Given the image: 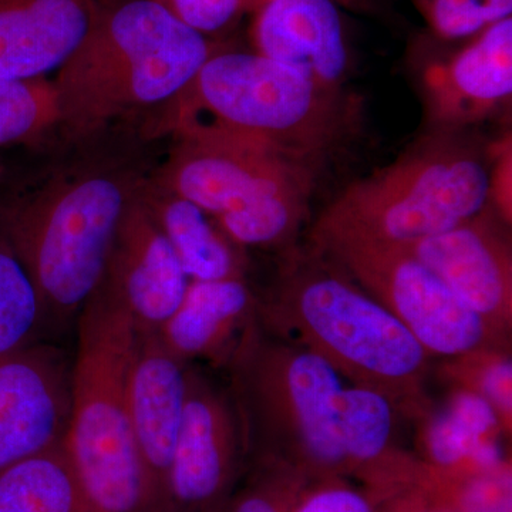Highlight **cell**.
<instances>
[{
    "label": "cell",
    "instance_id": "d4e9b609",
    "mask_svg": "<svg viewBox=\"0 0 512 512\" xmlns=\"http://www.w3.org/2000/svg\"><path fill=\"white\" fill-rule=\"evenodd\" d=\"M427 22L444 39H463L511 18L512 0H417Z\"/></svg>",
    "mask_w": 512,
    "mask_h": 512
},
{
    "label": "cell",
    "instance_id": "603a6c76",
    "mask_svg": "<svg viewBox=\"0 0 512 512\" xmlns=\"http://www.w3.org/2000/svg\"><path fill=\"white\" fill-rule=\"evenodd\" d=\"M46 313L18 255L0 235V356L37 343Z\"/></svg>",
    "mask_w": 512,
    "mask_h": 512
},
{
    "label": "cell",
    "instance_id": "ac0fdd59",
    "mask_svg": "<svg viewBox=\"0 0 512 512\" xmlns=\"http://www.w3.org/2000/svg\"><path fill=\"white\" fill-rule=\"evenodd\" d=\"M493 404L474 390L461 387L448 397L423 436L421 466L443 474L494 470L510 463L498 433L503 427Z\"/></svg>",
    "mask_w": 512,
    "mask_h": 512
},
{
    "label": "cell",
    "instance_id": "2e32d148",
    "mask_svg": "<svg viewBox=\"0 0 512 512\" xmlns=\"http://www.w3.org/2000/svg\"><path fill=\"white\" fill-rule=\"evenodd\" d=\"M109 0H0V76L42 79L59 69Z\"/></svg>",
    "mask_w": 512,
    "mask_h": 512
},
{
    "label": "cell",
    "instance_id": "5bb4252c",
    "mask_svg": "<svg viewBox=\"0 0 512 512\" xmlns=\"http://www.w3.org/2000/svg\"><path fill=\"white\" fill-rule=\"evenodd\" d=\"M498 330L511 319L510 251L485 214L404 247Z\"/></svg>",
    "mask_w": 512,
    "mask_h": 512
},
{
    "label": "cell",
    "instance_id": "e0dca14e",
    "mask_svg": "<svg viewBox=\"0 0 512 512\" xmlns=\"http://www.w3.org/2000/svg\"><path fill=\"white\" fill-rule=\"evenodd\" d=\"M424 82L431 116L443 126H464L500 109L512 94V19L478 33L451 62L431 67Z\"/></svg>",
    "mask_w": 512,
    "mask_h": 512
},
{
    "label": "cell",
    "instance_id": "5b68a950",
    "mask_svg": "<svg viewBox=\"0 0 512 512\" xmlns=\"http://www.w3.org/2000/svg\"><path fill=\"white\" fill-rule=\"evenodd\" d=\"M134 194L117 177L87 174L50 184L3 217L0 235L25 266L47 320L73 318L100 288Z\"/></svg>",
    "mask_w": 512,
    "mask_h": 512
},
{
    "label": "cell",
    "instance_id": "f1b7e54d",
    "mask_svg": "<svg viewBox=\"0 0 512 512\" xmlns=\"http://www.w3.org/2000/svg\"><path fill=\"white\" fill-rule=\"evenodd\" d=\"M379 500L369 490L362 491L343 478L309 481L296 500L292 512H377Z\"/></svg>",
    "mask_w": 512,
    "mask_h": 512
},
{
    "label": "cell",
    "instance_id": "f546056e",
    "mask_svg": "<svg viewBox=\"0 0 512 512\" xmlns=\"http://www.w3.org/2000/svg\"><path fill=\"white\" fill-rule=\"evenodd\" d=\"M377 500H379L377 512H448L439 505L431 503L429 498L424 497L410 484Z\"/></svg>",
    "mask_w": 512,
    "mask_h": 512
},
{
    "label": "cell",
    "instance_id": "4316f807",
    "mask_svg": "<svg viewBox=\"0 0 512 512\" xmlns=\"http://www.w3.org/2000/svg\"><path fill=\"white\" fill-rule=\"evenodd\" d=\"M467 369V389L474 390L493 404L501 420L510 424L512 413V365L510 357L488 349L461 356Z\"/></svg>",
    "mask_w": 512,
    "mask_h": 512
},
{
    "label": "cell",
    "instance_id": "484cf974",
    "mask_svg": "<svg viewBox=\"0 0 512 512\" xmlns=\"http://www.w3.org/2000/svg\"><path fill=\"white\" fill-rule=\"evenodd\" d=\"M309 481L295 471L262 460L261 468L224 512H292Z\"/></svg>",
    "mask_w": 512,
    "mask_h": 512
},
{
    "label": "cell",
    "instance_id": "7c38bea8",
    "mask_svg": "<svg viewBox=\"0 0 512 512\" xmlns=\"http://www.w3.org/2000/svg\"><path fill=\"white\" fill-rule=\"evenodd\" d=\"M190 279L138 194L117 229L100 286L140 332H158L183 301Z\"/></svg>",
    "mask_w": 512,
    "mask_h": 512
},
{
    "label": "cell",
    "instance_id": "4fadbf2b",
    "mask_svg": "<svg viewBox=\"0 0 512 512\" xmlns=\"http://www.w3.org/2000/svg\"><path fill=\"white\" fill-rule=\"evenodd\" d=\"M187 363L174 356L158 332H140L127 377V403L154 512L163 507L165 484L183 424Z\"/></svg>",
    "mask_w": 512,
    "mask_h": 512
},
{
    "label": "cell",
    "instance_id": "30bf717a",
    "mask_svg": "<svg viewBox=\"0 0 512 512\" xmlns=\"http://www.w3.org/2000/svg\"><path fill=\"white\" fill-rule=\"evenodd\" d=\"M239 433L231 403L188 370L183 424L160 512H224L237 476Z\"/></svg>",
    "mask_w": 512,
    "mask_h": 512
},
{
    "label": "cell",
    "instance_id": "6da1fadb",
    "mask_svg": "<svg viewBox=\"0 0 512 512\" xmlns=\"http://www.w3.org/2000/svg\"><path fill=\"white\" fill-rule=\"evenodd\" d=\"M211 55L208 37L156 0L107 2L53 82L59 123L89 134L173 101Z\"/></svg>",
    "mask_w": 512,
    "mask_h": 512
},
{
    "label": "cell",
    "instance_id": "83f0119b",
    "mask_svg": "<svg viewBox=\"0 0 512 512\" xmlns=\"http://www.w3.org/2000/svg\"><path fill=\"white\" fill-rule=\"evenodd\" d=\"M175 18L205 37L220 33L265 0H156Z\"/></svg>",
    "mask_w": 512,
    "mask_h": 512
},
{
    "label": "cell",
    "instance_id": "8fae6325",
    "mask_svg": "<svg viewBox=\"0 0 512 512\" xmlns=\"http://www.w3.org/2000/svg\"><path fill=\"white\" fill-rule=\"evenodd\" d=\"M72 404V363L45 343L0 356V473L62 443Z\"/></svg>",
    "mask_w": 512,
    "mask_h": 512
},
{
    "label": "cell",
    "instance_id": "cb8c5ba5",
    "mask_svg": "<svg viewBox=\"0 0 512 512\" xmlns=\"http://www.w3.org/2000/svg\"><path fill=\"white\" fill-rule=\"evenodd\" d=\"M59 123L53 82L0 76V146L39 136Z\"/></svg>",
    "mask_w": 512,
    "mask_h": 512
},
{
    "label": "cell",
    "instance_id": "52a82bcc",
    "mask_svg": "<svg viewBox=\"0 0 512 512\" xmlns=\"http://www.w3.org/2000/svg\"><path fill=\"white\" fill-rule=\"evenodd\" d=\"M276 323L291 326L303 346L340 375L393 397L416 392L427 355L383 303L325 265L299 266L286 276L271 306Z\"/></svg>",
    "mask_w": 512,
    "mask_h": 512
},
{
    "label": "cell",
    "instance_id": "9c48e42d",
    "mask_svg": "<svg viewBox=\"0 0 512 512\" xmlns=\"http://www.w3.org/2000/svg\"><path fill=\"white\" fill-rule=\"evenodd\" d=\"M316 244L383 303L427 355L461 357L488 349L495 329L406 248L356 239Z\"/></svg>",
    "mask_w": 512,
    "mask_h": 512
},
{
    "label": "cell",
    "instance_id": "9a60e30c",
    "mask_svg": "<svg viewBox=\"0 0 512 512\" xmlns=\"http://www.w3.org/2000/svg\"><path fill=\"white\" fill-rule=\"evenodd\" d=\"M255 13L256 53L291 67L319 89L342 93L350 55L333 0H265Z\"/></svg>",
    "mask_w": 512,
    "mask_h": 512
},
{
    "label": "cell",
    "instance_id": "3957f363",
    "mask_svg": "<svg viewBox=\"0 0 512 512\" xmlns=\"http://www.w3.org/2000/svg\"><path fill=\"white\" fill-rule=\"evenodd\" d=\"M171 104L178 136L224 134L302 163L332 146L348 124L342 93L256 52L212 53Z\"/></svg>",
    "mask_w": 512,
    "mask_h": 512
},
{
    "label": "cell",
    "instance_id": "8992f818",
    "mask_svg": "<svg viewBox=\"0 0 512 512\" xmlns=\"http://www.w3.org/2000/svg\"><path fill=\"white\" fill-rule=\"evenodd\" d=\"M161 187L200 207L237 247H271L295 234L308 210V163L215 133L180 134Z\"/></svg>",
    "mask_w": 512,
    "mask_h": 512
},
{
    "label": "cell",
    "instance_id": "44dd1931",
    "mask_svg": "<svg viewBox=\"0 0 512 512\" xmlns=\"http://www.w3.org/2000/svg\"><path fill=\"white\" fill-rule=\"evenodd\" d=\"M0 512H92L64 440L0 473Z\"/></svg>",
    "mask_w": 512,
    "mask_h": 512
},
{
    "label": "cell",
    "instance_id": "277c9868",
    "mask_svg": "<svg viewBox=\"0 0 512 512\" xmlns=\"http://www.w3.org/2000/svg\"><path fill=\"white\" fill-rule=\"evenodd\" d=\"M491 177L473 148L429 141L348 185L320 215L313 238L407 247L483 214Z\"/></svg>",
    "mask_w": 512,
    "mask_h": 512
},
{
    "label": "cell",
    "instance_id": "7a4b0ae2",
    "mask_svg": "<svg viewBox=\"0 0 512 512\" xmlns=\"http://www.w3.org/2000/svg\"><path fill=\"white\" fill-rule=\"evenodd\" d=\"M138 329L100 286L80 312L64 446L92 512H154L127 403Z\"/></svg>",
    "mask_w": 512,
    "mask_h": 512
},
{
    "label": "cell",
    "instance_id": "7402d4cb",
    "mask_svg": "<svg viewBox=\"0 0 512 512\" xmlns=\"http://www.w3.org/2000/svg\"><path fill=\"white\" fill-rule=\"evenodd\" d=\"M410 485L448 512H512L511 464L467 474H443L417 463Z\"/></svg>",
    "mask_w": 512,
    "mask_h": 512
},
{
    "label": "cell",
    "instance_id": "d6986e66",
    "mask_svg": "<svg viewBox=\"0 0 512 512\" xmlns=\"http://www.w3.org/2000/svg\"><path fill=\"white\" fill-rule=\"evenodd\" d=\"M242 278L190 281L178 308L158 330L167 349L184 363L222 355L252 309Z\"/></svg>",
    "mask_w": 512,
    "mask_h": 512
},
{
    "label": "cell",
    "instance_id": "ffe728a7",
    "mask_svg": "<svg viewBox=\"0 0 512 512\" xmlns=\"http://www.w3.org/2000/svg\"><path fill=\"white\" fill-rule=\"evenodd\" d=\"M173 248L190 281L242 278L241 259L210 215L191 201L158 187L138 194Z\"/></svg>",
    "mask_w": 512,
    "mask_h": 512
},
{
    "label": "cell",
    "instance_id": "ba28073f",
    "mask_svg": "<svg viewBox=\"0 0 512 512\" xmlns=\"http://www.w3.org/2000/svg\"><path fill=\"white\" fill-rule=\"evenodd\" d=\"M242 342L239 386L249 421L265 441L262 460L308 481L350 476L339 424L345 386L336 367L306 346L264 345L254 336Z\"/></svg>",
    "mask_w": 512,
    "mask_h": 512
}]
</instances>
